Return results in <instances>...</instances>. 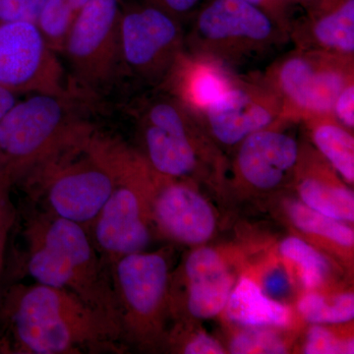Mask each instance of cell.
Listing matches in <instances>:
<instances>
[{
    "label": "cell",
    "mask_w": 354,
    "mask_h": 354,
    "mask_svg": "<svg viewBox=\"0 0 354 354\" xmlns=\"http://www.w3.org/2000/svg\"><path fill=\"white\" fill-rule=\"evenodd\" d=\"M120 32L122 73L160 87L185 50L179 21L139 2L121 3Z\"/></svg>",
    "instance_id": "52a82bcc"
},
{
    "label": "cell",
    "mask_w": 354,
    "mask_h": 354,
    "mask_svg": "<svg viewBox=\"0 0 354 354\" xmlns=\"http://www.w3.org/2000/svg\"><path fill=\"white\" fill-rule=\"evenodd\" d=\"M232 353H286L283 342L277 335L266 330H251L241 333L232 339Z\"/></svg>",
    "instance_id": "cb8c5ba5"
},
{
    "label": "cell",
    "mask_w": 354,
    "mask_h": 354,
    "mask_svg": "<svg viewBox=\"0 0 354 354\" xmlns=\"http://www.w3.org/2000/svg\"><path fill=\"white\" fill-rule=\"evenodd\" d=\"M298 310L308 322L346 323L354 317V297L353 293H342L329 300L322 295L309 293L300 300Z\"/></svg>",
    "instance_id": "603a6c76"
},
{
    "label": "cell",
    "mask_w": 354,
    "mask_h": 354,
    "mask_svg": "<svg viewBox=\"0 0 354 354\" xmlns=\"http://www.w3.org/2000/svg\"><path fill=\"white\" fill-rule=\"evenodd\" d=\"M113 290L120 324L136 330L152 322L167 295L169 267L158 253L123 256L113 263Z\"/></svg>",
    "instance_id": "30bf717a"
},
{
    "label": "cell",
    "mask_w": 354,
    "mask_h": 354,
    "mask_svg": "<svg viewBox=\"0 0 354 354\" xmlns=\"http://www.w3.org/2000/svg\"><path fill=\"white\" fill-rule=\"evenodd\" d=\"M0 176L6 177V176H4L3 171H2L1 162H0Z\"/></svg>",
    "instance_id": "d590c367"
},
{
    "label": "cell",
    "mask_w": 354,
    "mask_h": 354,
    "mask_svg": "<svg viewBox=\"0 0 354 354\" xmlns=\"http://www.w3.org/2000/svg\"><path fill=\"white\" fill-rule=\"evenodd\" d=\"M300 1H301L302 3H307L309 4V6H311L315 0H300Z\"/></svg>",
    "instance_id": "e575fe53"
},
{
    "label": "cell",
    "mask_w": 354,
    "mask_h": 354,
    "mask_svg": "<svg viewBox=\"0 0 354 354\" xmlns=\"http://www.w3.org/2000/svg\"><path fill=\"white\" fill-rule=\"evenodd\" d=\"M3 252L4 249H0V270H1L2 261H3Z\"/></svg>",
    "instance_id": "836d02e7"
},
{
    "label": "cell",
    "mask_w": 354,
    "mask_h": 354,
    "mask_svg": "<svg viewBox=\"0 0 354 354\" xmlns=\"http://www.w3.org/2000/svg\"><path fill=\"white\" fill-rule=\"evenodd\" d=\"M88 142V158L55 169L48 186L53 215L81 225L95 220L114 188L113 174Z\"/></svg>",
    "instance_id": "8fae6325"
},
{
    "label": "cell",
    "mask_w": 354,
    "mask_h": 354,
    "mask_svg": "<svg viewBox=\"0 0 354 354\" xmlns=\"http://www.w3.org/2000/svg\"><path fill=\"white\" fill-rule=\"evenodd\" d=\"M28 230V274L41 285L73 293L120 328L113 281L83 225L53 215Z\"/></svg>",
    "instance_id": "7a4b0ae2"
},
{
    "label": "cell",
    "mask_w": 354,
    "mask_h": 354,
    "mask_svg": "<svg viewBox=\"0 0 354 354\" xmlns=\"http://www.w3.org/2000/svg\"><path fill=\"white\" fill-rule=\"evenodd\" d=\"M236 77L218 60L184 50L160 87L201 118L230 90Z\"/></svg>",
    "instance_id": "4fadbf2b"
},
{
    "label": "cell",
    "mask_w": 354,
    "mask_h": 354,
    "mask_svg": "<svg viewBox=\"0 0 354 354\" xmlns=\"http://www.w3.org/2000/svg\"><path fill=\"white\" fill-rule=\"evenodd\" d=\"M288 281L286 274L281 271L271 272L265 279V288L271 297H279L288 291Z\"/></svg>",
    "instance_id": "1f68e13d"
},
{
    "label": "cell",
    "mask_w": 354,
    "mask_h": 354,
    "mask_svg": "<svg viewBox=\"0 0 354 354\" xmlns=\"http://www.w3.org/2000/svg\"><path fill=\"white\" fill-rule=\"evenodd\" d=\"M236 156L239 176L253 187H277L297 165L299 145L276 127L260 130L241 141Z\"/></svg>",
    "instance_id": "7c38bea8"
},
{
    "label": "cell",
    "mask_w": 354,
    "mask_h": 354,
    "mask_svg": "<svg viewBox=\"0 0 354 354\" xmlns=\"http://www.w3.org/2000/svg\"><path fill=\"white\" fill-rule=\"evenodd\" d=\"M312 130L314 143L335 171L349 183L354 181V138L333 115L304 120Z\"/></svg>",
    "instance_id": "d6986e66"
},
{
    "label": "cell",
    "mask_w": 354,
    "mask_h": 354,
    "mask_svg": "<svg viewBox=\"0 0 354 354\" xmlns=\"http://www.w3.org/2000/svg\"><path fill=\"white\" fill-rule=\"evenodd\" d=\"M245 1L262 9L283 32L290 36L291 24L285 15L283 8L279 6V0H245Z\"/></svg>",
    "instance_id": "f546056e"
},
{
    "label": "cell",
    "mask_w": 354,
    "mask_h": 354,
    "mask_svg": "<svg viewBox=\"0 0 354 354\" xmlns=\"http://www.w3.org/2000/svg\"><path fill=\"white\" fill-rule=\"evenodd\" d=\"M279 250L286 259L299 268L300 278L305 288L314 290L322 285L329 271V265L322 254L297 237L286 239Z\"/></svg>",
    "instance_id": "7402d4cb"
},
{
    "label": "cell",
    "mask_w": 354,
    "mask_h": 354,
    "mask_svg": "<svg viewBox=\"0 0 354 354\" xmlns=\"http://www.w3.org/2000/svg\"><path fill=\"white\" fill-rule=\"evenodd\" d=\"M19 95L0 86V120L14 104L19 101Z\"/></svg>",
    "instance_id": "d6a6232c"
},
{
    "label": "cell",
    "mask_w": 354,
    "mask_h": 354,
    "mask_svg": "<svg viewBox=\"0 0 354 354\" xmlns=\"http://www.w3.org/2000/svg\"><path fill=\"white\" fill-rule=\"evenodd\" d=\"M1 311L13 353H80L114 342L120 328L69 291L53 286H14Z\"/></svg>",
    "instance_id": "6da1fadb"
},
{
    "label": "cell",
    "mask_w": 354,
    "mask_h": 354,
    "mask_svg": "<svg viewBox=\"0 0 354 354\" xmlns=\"http://www.w3.org/2000/svg\"><path fill=\"white\" fill-rule=\"evenodd\" d=\"M214 138L239 145L249 135L288 122L283 102L262 78L236 77L223 97L202 114Z\"/></svg>",
    "instance_id": "9c48e42d"
},
{
    "label": "cell",
    "mask_w": 354,
    "mask_h": 354,
    "mask_svg": "<svg viewBox=\"0 0 354 354\" xmlns=\"http://www.w3.org/2000/svg\"><path fill=\"white\" fill-rule=\"evenodd\" d=\"M135 1L160 9L178 20L180 16L185 15L186 13L194 9L201 0H135Z\"/></svg>",
    "instance_id": "f1b7e54d"
},
{
    "label": "cell",
    "mask_w": 354,
    "mask_h": 354,
    "mask_svg": "<svg viewBox=\"0 0 354 354\" xmlns=\"http://www.w3.org/2000/svg\"><path fill=\"white\" fill-rule=\"evenodd\" d=\"M333 116L344 128L354 127V81L348 83L339 93L333 106Z\"/></svg>",
    "instance_id": "4316f807"
},
{
    "label": "cell",
    "mask_w": 354,
    "mask_h": 354,
    "mask_svg": "<svg viewBox=\"0 0 354 354\" xmlns=\"http://www.w3.org/2000/svg\"><path fill=\"white\" fill-rule=\"evenodd\" d=\"M10 181L0 176V249L6 248L7 235L13 223V209L9 200Z\"/></svg>",
    "instance_id": "83f0119b"
},
{
    "label": "cell",
    "mask_w": 354,
    "mask_h": 354,
    "mask_svg": "<svg viewBox=\"0 0 354 354\" xmlns=\"http://www.w3.org/2000/svg\"><path fill=\"white\" fill-rule=\"evenodd\" d=\"M188 309L199 319L213 318L225 308L232 291V277L213 249L193 251L186 261Z\"/></svg>",
    "instance_id": "2e32d148"
},
{
    "label": "cell",
    "mask_w": 354,
    "mask_h": 354,
    "mask_svg": "<svg viewBox=\"0 0 354 354\" xmlns=\"http://www.w3.org/2000/svg\"><path fill=\"white\" fill-rule=\"evenodd\" d=\"M307 354L353 353V342H342L325 328H311L305 346Z\"/></svg>",
    "instance_id": "484cf974"
},
{
    "label": "cell",
    "mask_w": 354,
    "mask_h": 354,
    "mask_svg": "<svg viewBox=\"0 0 354 354\" xmlns=\"http://www.w3.org/2000/svg\"><path fill=\"white\" fill-rule=\"evenodd\" d=\"M286 35L259 7L245 0H213L200 12L191 32L190 53L232 66L259 55Z\"/></svg>",
    "instance_id": "5b68a950"
},
{
    "label": "cell",
    "mask_w": 354,
    "mask_h": 354,
    "mask_svg": "<svg viewBox=\"0 0 354 354\" xmlns=\"http://www.w3.org/2000/svg\"><path fill=\"white\" fill-rule=\"evenodd\" d=\"M288 211L290 220L302 232L319 235L348 248L353 247V230L341 221L322 215L307 207L304 203H291Z\"/></svg>",
    "instance_id": "44dd1931"
},
{
    "label": "cell",
    "mask_w": 354,
    "mask_h": 354,
    "mask_svg": "<svg viewBox=\"0 0 354 354\" xmlns=\"http://www.w3.org/2000/svg\"><path fill=\"white\" fill-rule=\"evenodd\" d=\"M120 0H91L77 16L65 41L75 83L86 95L108 90L122 74Z\"/></svg>",
    "instance_id": "8992f818"
},
{
    "label": "cell",
    "mask_w": 354,
    "mask_h": 354,
    "mask_svg": "<svg viewBox=\"0 0 354 354\" xmlns=\"http://www.w3.org/2000/svg\"><path fill=\"white\" fill-rule=\"evenodd\" d=\"M32 94L20 100L0 120V162L11 184L57 153L82 145L93 134L76 97Z\"/></svg>",
    "instance_id": "3957f363"
},
{
    "label": "cell",
    "mask_w": 354,
    "mask_h": 354,
    "mask_svg": "<svg viewBox=\"0 0 354 354\" xmlns=\"http://www.w3.org/2000/svg\"><path fill=\"white\" fill-rule=\"evenodd\" d=\"M153 216L165 234L191 245L208 241L215 232V215L208 202L181 184L160 188L153 202Z\"/></svg>",
    "instance_id": "5bb4252c"
},
{
    "label": "cell",
    "mask_w": 354,
    "mask_h": 354,
    "mask_svg": "<svg viewBox=\"0 0 354 354\" xmlns=\"http://www.w3.org/2000/svg\"><path fill=\"white\" fill-rule=\"evenodd\" d=\"M264 79L283 102L286 120L333 115L337 95L354 81V57L297 48L272 65Z\"/></svg>",
    "instance_id": "277c9868"
},
{
    "label": "cell",
    "mask_w": 354,
    "mask_h": 354,
    "mask_svg": "<svg viewBox=\"0 0 354 354\" xmlns=\"http://www.w3.org/2000/svg\"><path fill=\"white\" fill-rule=\"evenodd\" d=\"M298 189L302 202L309 208L335 220L353 223L354 198L351 191L316 176H305Z\"/></svg>",
    "instance_id": "ffe728a7"
},
{
    "label": "cell",
    "mask_w": 354,
    "mask_h": 354,
    "mask_svg": "<svg viewBox=\"0 0 354 354\" xmlns=\"http://www.w3.org/2000/svg\"><path fill=\"white\" fill-rule=\"evenodd\" d=\"M225 307L230 320L249 327H286L290 323L288 307L266 297L250 279L239 281Z\"/></svg>",
    "instance_id": "ac0fdd59"
},
{
    "label": "cell",
    "mask_w": 354,
    "mask_h": 354,
    "mask_svg": "<svg viewBox=\"0 0 354 354\" xmlns=\"http://www.w3.org/2000/svg\"><path fill=\"white\" fill-rule=\"evenodd\" d=\"M46 0H0L1 22L38 23Z\"/></svg>",
    "instance_id": "d4e9b609"
},
{
    "label": "cell",
    "mask_w": 354,
    "mask_h": 354,
    "mask_svg": "<svg viewBox=\"0 0 354 354\" xmlns=\"http://www.w3.org/2000/svg\"><path fill=\"white\" fill-rule=\"evenodd\" d=\"M308 18L292 26L297 48L354 57V0H315Z\"/></svg>",
    "instance_id": "9a60e30c"
},
{
    "label": "cell",
    "mask_w": 354,
    "mask_h": 354,
    "mask_svg": "<svg viewBox=\"0 0 354 354\" xmlns=\"http://www.w3.org/2000/svg\"><path fill=\"white\" fill-rule=\"evenodd\" d=\"M186 354H221L225 353V349L213 337L208 335L200 334L192 339L183 349Z\"/></svg>",
    "instance_id": "4dcf8cb0"
},
{
    "label": "cell",
    "mask_w": 354,
    "mask_h": 354,
    "mask_svg": "<svg viewBox=\"0 0 354 354\" xmlns=\"http://www.w3.org/2000/svg\"><path fill=\"white\" fill-rule=\"evenodd\" d=\"M149 165L167 178L190 176L198 165L197 139L176 136L142 121Z\"/></svg>",
    "instance_id": "e0dca14e"
},
{
    "label": "cell",
    "mask_w": 354,
    "mask_h": 354,
    "mask_svg": "<svg viewBox=\"0 0 354 354\" xmlns=\"http://www.w3.org/2000/svg\"><path fill=\"white\" fill-rule=\"evenodd\" d=\"M0 86L23 94L71 92L64 67L38 26L0 21Z\"/></svg>",
    "instance_id": "ba28073f"
}]
</instances>
